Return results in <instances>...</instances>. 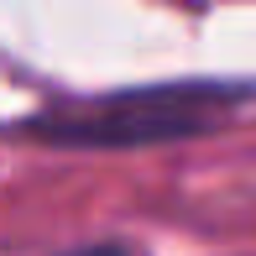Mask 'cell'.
Segmentation results:
<instances>
[{
    "mask_svg": "<svg viewBox=\"0 0 256 256\" xmlns=\"http://www.w3.org/2000/svg\"><path fill=\"white\" fill-rule=\"evenodd\" d=\"M63 256H131L126 246H78V251H63Z\"/></svg>",
    "mask_w": 256,
    "mask_h": 256,
    "instance_id": "obj_2",
    "label": "cell"
},
{
    "mask_svg": "<svg viewBox=\"0 0 256 256\" xmlns=\"http://www.w3.org/2000/svg\"><path fill=\"white\" fill-rule=\"evenodd\" d=\"M251 94H256L251 84H225V78L142 84V89H120V94L42 110L26 120V136L48 146H78V152H131V146H157V142L214 131Z\"/></svg>",
    "mask_w": 256,
    "mask_h": 256,
    "instance_id": "obj_1",
    "label": "cell"
}]
</instances>
